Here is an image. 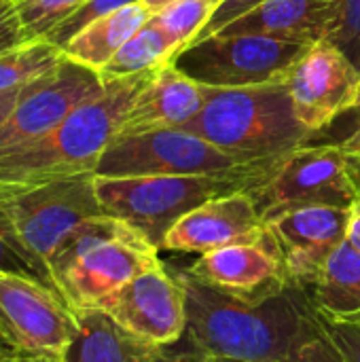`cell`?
I'll list each match as a JSON object with an SVG mask.
<instances>
[{"mask_svg":"<svg viewBox=\"0 0 360 362\" xmlns=\"http://www.w3.org/2000/svg\"><path fill=\"white\" fill-rule=\"evenodd\" d=\"M187 297V348L208 362H276L323 329L306 288L265 301L221 293L180 272Z\"/></svg>","mask_w":360,"mask_h":362,"instance_id":"cell-1","label":"cell"},{"mask_svg":"<svg viewBox=\"0 0 360 362\" xmlns=\"http://www.w3.org/2000/svg\"><path fill=\"white\" fill-rule=\"evenodd\" d=\"M157 70L104 81V91L74 108L32 144L0 153V193H17L53 180L95 174L98 161Z\"/></svg>","mask_w":360,"mask_h":362,"instance_id":"cell-2","label":"cell"},{"mask_svg":"<svg viewBox=\"0 0 360 362\" xmlns=\"http://www.w3.org/2000/svg\"><path fill=\"white\" fill-rule=\"evenodd\" d=\"M163 263L159 248L136 227L100 214L81 223L57 248L49 269L74 310H95L142 272Z\"/></svg>","mask_w":360,"mask_h":362,"instance_id":"cell-3","label":"cell"},{"mask_svg":"<svg viewBox=\"0 0 360 362\" xmlns=\"http://www.w3.org/2000/svg\"><path fill=\"white\" fill-rule=\"evenodd\" d=\"M244 159L282 157L312 138L295 115L286 83L208 89L204 108L182 127Z\"/></svg>","mask_w":360,"mask_h":362,"instance_id":"cell-4","label":"cell"},{"mask_svg":"<svg viewBox=\"0 0 360 362\" xmlns=\"http://www.w3.org/2000/svg\"><path fill=\"white\" fill-rule=\"evenodd\" d=\"M282 157L265 159L242 172L216 176H95V193L106 214L129 223L161 250L166 233L185 214L214 197L255 191L272 176Z\"/></svg>","mask_w":360,"mask_h":362,"instance_id":"cell-5","label":"cell"},{"mask_svg":"<svg viewBox=\"0 0 360 362\" xmlns=\"http://www.w3.org/2000/svg\"><path fill=\"white\" fill-rule=\"evenodd\" d=\"M310 47L267 34H212L187 45L170 64L208 87H255L286 83Z\"/></svg>","mask_w":360,"mask_h":362,"instance_id":"cell-6","label":"cell"},{"mask_svg":"<svg viewBox=\"0 0 360 362\" xmlns=\"http://www.w3.org/2000/svg\"><path fill=\"white\" fill-rule=\"evenodd\" d=\"M250 193L263 221L301 206L352 208L360 195V161L342 144H303L286 153Z\"/></svg>","mask_w":360,"mask_h":362,"instance_id":"cell-7","label":"cell"},{"mask_svg":"<svg viewBox=\"0 0 360 362\" xmlns=\"http://www.w3.org/2000/svg\"><path fill=\"white\" fill-rule=\"evenodd\" d=\"M263 161L265 159H244L191 132L172 127L134 136H117L100 157L95 176H216L242 172Z\"/></svg>","mask_w":360,"mask_h":362,"instance_id":"cell-8","label":"cell"},{"mask_svg":"<svg viewBox=\"0 0 360 362\" xmlns=\"http://www.w3.org/2000/svg\"><path fill=\"white\" fill-rule=\"evenodd\" d=\"M0 202L23 246L47 267L62 242L81 223L106 214L95 193V174L62 178L17 193H0Z\"/></svg>","mask_w":360,"mask_h":362,"instance_id":"cell-9","label":"cell"},{"mask_svg":"<svg viewBox=\"0 0 360 362\" xmlns=\"http://www.w3.org/2000/svg\"><path fill=\"white\" fill-rule=\"evenodd\" d=\"M104 91L98 70L64 55L47 74L19 91V98L0 123V153L36 142L55 129L74 108Z\"/></svg>","mask_w":360,"mask_h":362,"instance_id":"cell-10","label":"cell"},{"mask_svg":"<svg viewBox=\"0 0 360 362\" xmlns=\"http://www.w3.org/2000/svg\"><path fill=\"white\" fill-rule=\"evenodd\" d=\"M0 329L15 352L64 358L79 335V318L57 291L0 274Z\"/></svg>","mask_w":360,"mask_h":362,"instance_id":"cell-11","label":"cell"},{"mask_svg":"<svg viewBox=\"0 0 360 362\" xmlns=\"http://www.w3.org/2000/svg\"><path fill=\"white\" fill-rule=\"evenodd\" d=\"M98 310L119 327L159 348H172L185 337L187 297L180 272L163 263L142 272Z\"/></svg>","mask_w":360,"mask_h":362,"instance_id":"cell-12","label":"cell"},{"mask_svg":"<svg viewBox=\"0 0 360 362\" xmlns=\"http://www.w3.org/2000/svg\"><path fill=\"white\" fill-rule=\"evenodd\" d=\"M286 89L297 119L316 134L339 115L356 108L360 68L337 45L320 40L293 66Z\"/></svg>","mask_w":360,"mask_h":362,"instance_id":"cell-13","label":"cell"},{"mask_svg":"<svg viewBox=\"0 0 360 362\" xmlns=\"http://www.w3.org/2000/svg\"><path fill=\"white\" fill-rule=\"evenodd\" d=\"M348 223L350 208L301 206L269 216L265 227L282 252L291 282L310 288L331 255L346 242Z\"/></svg>","mask_w":360,"mask_h":362,"instance_id":"cell-14","label":"cell"},{"mask_svg":"<svg viewBox=\"0 0 360 362\" xmlns=\"http://www.w3.org/2000/svg\"><path fill=\"white\" fill-rule=\"evenodd\" d=\"M185 272L206 286L246 301H265L295 286L269 229L259 242L233 244L199 255Z\"/></svg>","mask_w":360,"mask_h":362,"instance_id":"cell-15","label":"cell"},{"mask_svg":"<svg viewBox=\"0 0 360 362\" xmlns=\"http://www.w3.org/2000/svg\"><path fill=\"white\" fill-rule=\"evenodd\" d=\"M267 235L265 221L250 191L214 197L185 214L163 238L172 252L206 255L216 248L259 242Z\"/></svg>","mask_w":360,"mask_h":362,"instance_id":"cell-16","label":"cell"},{"mask_svg":"<svg viewBox=\"0 0 360 362\" xmlns=\"http://www.w3.org/2000/svg\"><path fill=\"white\" fill-rule=\"evenodd\" d=\"M208 89L172 64L159 68L134 100L119 136L182 127L204 108Z\"/></svg>","mask_w":360,"mask_h":362,"instance_id":"cell-17","label":"cell"},{"mask_svg":"<svg viewBox=\"0 0 360 362\" xmlns=\"http://www.w3.org/2000/svg\"><path fill=\"white\" fill-rule=\"evenodd\" d=\"M346 0H265L216 34H267L297 42L327 40Z\"/></svg>","mask_w":360,"mask_h":362,"instance_id":"cell-18","label":"cell"},{"mask_svg":"<svg viewBox=\"0 0 360 362\" xmlns=\"http://www.w3.org/2000/svg\"><path fill=\"white\" fill-rule=\"evenodd\" d=\"M79 335L68 348L66 362H155L166 348L153 346L119 327L102 310H81Z\"/></svg>","mask_w":360,"mask_h":362,"instance_id":"cell-19","label":"cell"},{"mask_svg":"<svg viewBox=\"0 0 360 362\" xmlns=\"http://www.w3.org/2000/svg\"><path fill=\"white\" fill-rule=\"evenodd\" d=\"M314 310L331 320L360 325V252L346 240L327 261L318 280L306 288Z\"/></svg>","mask_w":360,"mask_h":362,"instance_id":"cell-20","label":"cell"},{"mask_svg":"<svg viewBox=\"0 0 360 362\" xmlns=\"http://www.w3.org/2000/svg\"><path fill=\"white\" fill-rule=\"evenodd\" d=\"M151 15L153 13L142 4V0L125 4L83 28L64 47V55L100 72L115 57V53L151 19Z\"/></svg>","mask_w":360,"mask_h":362,"instance_id":"cell-21","label":"cell"},{"mask_svg":"<svg viewBox=\"0 0 360 362\" xmlns=\"http://www.w3.org/2000/svg\"><path fill=\"white\" fill-rule=\"evenodd\" d=\"M178 51H182V47L172 36H168L153 19H149L100 70V76L108 81L140 74L146 70H159L168 66Z\"/></svg>","mask_w":360,"mask_h":362,"instance_id":"cell-22","label":"cell"},{"mask_svg":"<svg viewBox=\"0 0 360 362\" xmlns=\"http://www.w3.org/2000/svg\"><path fill=\"white\" fill-rule=\"evenodd\" d=\"M64 51L49 40H32L15 51L0 55V91L21 89L32 81L47 74L59 59Z\"/></svg>","mask_w":360,"mask_h":362,"instance_id":"cell-23","label":"cell"},{"mask_svg":"<svg viewBox=\"0 0 360 362\" xmlns=\"http://www.w3.org/2000/svg\"><path fill=\"white\" fill-rule=\"evenodd\" d=\"M0 274L28 278V280H34L38 284H45L57 291L51 269L38 257H34L15 233L2 202H0Z\"/></svg>","mask_w":360,"mask_h":362,"instance_id":"cell-24","label":"cell"},{"mask_svg":"<svg viewBox=\"0 0 360 362\" xmlns=\"http://www.w3.org/2000/svg\"><path fill=\"white\" fill-rule=\"evenodd\" d=\"M216 4L219 0H174L151 19L185 49L195 40Z\"/></svg>","mask_w":360,"mask_h":362,"instance_id":"cell-25","label":"cell"},{"mask_svg":"<svg viewBox=\"0 0 360 362\" xmlns=\"http://www.w3.org/2000/svg\"><path fill=\"white\" fill-rule=\"evenodd\" d=\"M85 0H17V11L25 34L32 40L47 38Z\"/></svg>","mask_w":360,"mask_h":362,"instance_id":"cell-26","label":"cell"},{"mask_svg":"<svg viewBox=\"0 0 360 362\" xmlns=\"http://www.w3.org/2000/svg\"><path fill=\"white\" fill-rule=\"evenodd\" d=\"M132 2H136V0H85L70 17H66V19L62 21L45 40H49L51 45H55V47H59V49L64 51V47H66L83 28H87L91 21H95V19H100V17H104V15L117 11V8H121V6H125V4H132Z\"/></svg>","mask_w":360,"mask_h":362,"instance_id":"cell-27","label":"cell"},{"mask_svg":"<svg viewBox=\"0 0 360 362\" xmlns=\"http://www.w3.org/2000/svg\"><path fill=\"white\" fill-rule=\"evenodd\" d=\"M360 68V0H346L335 30L327 38Z\"/></svg>","mask_w":360,"mask_h":362,"instance_id":"cell-28","label":"cell"},{"mask_svg":"<svg viewBox=\"0 0 360 362\" xmlns=\"http://www.w3.org/2000/svg\"><path fill=\"white\" fill-rule=\"evenodd\" d=\"M32 42V38L25 34L17 2L15 0H0V55L15 51L23 45Z\"/></svg>","mask_w":360,"mask_h":362,"instance_id":"cell-29","label":"cell"},{"mask_svg":"<svg viewBox=\"0 0 360 362\" xmlns=\"http://www.w3.org/2000/svg\"><path fill=\"white\" fill-rule=\"evenodd\" d=\"M276 362H346L337 346L329 339L325 331H320L316 337L308 339L306 344L297 346L293 352L282 356Z\"/></svg>","mask_w":360,"mask_h":362,"instance_id":"cell-30","label":"cell"},{"mask_svg":"<svg viewBox=\"0 0 360 362\" xmlns=\"http://www.w3.org/2000/svg\"><path fill=\"white\" fill-rule=\"evenodd\" d=\"M318 314V312H316ZM320 329L329 335V339L337 346L346 362H360V325L331 322L318 314Z\"/></svg>","mask_w":360,"mask_h":362,"instance_id":"cell-31","label":"cell"},{"mask_svg":"<svg viewBox=\"0 0 360 362\" xmlns=\"http://www.w3.org/2000/svg\"><path fill=\"white\" fill-rule=\"evenodd\" d=\"M265 0H221L216 4V8L212 11L210 19L206 21V25L199 30V34L195 36V40L208 38L212 34H216L219 30H223L225 25H229L231 21H236L238 17L246 15L248 11H252L255 6H259ZM193 40V42H195Z\"/></svg>","mask_w":360,"mask_h":362,"instance_id":"cell-32","label":"cell"},{"mask_svg":"<svg viewBox=\"0 0 360 362\" xmlns=\"http://www.w3.org/2000/svg\"><path fill=\"white\" fill-rule=\"evenodd\" d=\"M155 362H204V358L191 348H178V350L166 348Z\"/></svg>","mask_w":360,"mask_h":362,"instance_id":"cell-33","label":"cell"},{"mask_svg":"<svg viewBox=\"0 0 360 362\" xmlns=\"http://www.w3.org/2000/svg\"><path fill=\"white\" fill-rule=\"evenodd\" d=\"M360 252V195L350 208V223H348V238H346Z\"/></svg>","mask_w":360,"mask_h":362,"instance_id":"cell-34","label":"cell"},{"mask_svg":"<svg viewBox=\"0 0 360 362\" xmlns=\"http://www.w3.org/2000/svg\"><path fill=\"white\" fill-rule=\"evenodd\" d=\"M2 362H66L62 356H45V354H25V352H11Z\"/></svg>","mask_w":360,"mask_h":362,"instance_id":"cell-35","label":"cell"},{"mask_svg":"<svg viewBox=\"0 0 360 362\" xmlns=\"http://www.w3.org/2000/svg\"><path fill=\"white\" fill-rule=\"evenodd\" d=\"M23 89V87H21ZM21 89H11V91H0V123L8 117V112L13 110L17 98H19V91Z\"/></svg>","mask_w":360,"mask_h":362,"instance_id":"cell-36","label":"cell"},{"mask_svg":"<svg viewBox=\"0 0 360 362\" xmlns=\"http://www.w3.org/2000/svg\"><path fill=\"white\" fill-rule=\"evenodd\" d=\"M356 108L360 110V95H359V102H356ZM342 146L354 157V159H359L360 161V123H359V127L352 132V136L350 138H346L344 142H342Z\"/></svg>","mask_w":360,"mask_h":362,"instance_id":"cell-37","label":"cell"},{"mask_svg":"<svg viewBox=\"0 0 360 362\" xmlns=\"http://www.w3.org/2000/svg\"><path fill=\"white\" fill-rule=\"evenodd\" d=\"M170 2H174V0H142V4H144L153 15H155L157 11H161L163 6H168Z\"/></svg>","mask_w":360,"mask_h":362,"instance_id":"cell-38","label":"cell"},{"mask_svg":"<svg viewBox=\"0 0 360 362\" xmlns=\"http://www.w3.org/2000/svg\"><path fill=\"white\" fill-rule=\"evenodd\" d=\"M0 352H15V350L11 348V344L6 341V337H4V333H2V329H0Z\"/></svg>","mask_w":360,"mask_h":362,"instance_id":"cell-39","label":"cell"},{"mask_svg":"<svg viewBox=\"0 0 360 362\" xmlns=\"http://www.w3.org/2000/svg\"><path fill=\"white\" fill-rule=\"evenodd\" d=\"M8 354H11V352H0V362L4 361V358H6V356H8Z\"/></svg>","mask_w":360,"mask_h":362,"instance_id":"cell-40","label":"cell"},{"mask_svg":"<svg viewBox=\"0 0 360 362\" xmlns=\"http://www.w3.org/2000/svg\"><path fill=\"white\" fill-rule=\"evenodd\" d=\"M204 362H208V361H204Z\"/></svg>","mask_w":360,"mask_h":362,"instance_id":"cell-41","label":"cell"},{"mask_svg":"<svg viewBox=\"0 0 360 362\" xmlns=\"http://www.w3.org/2000/svg\"><path fill=\"white\" fill-rule=\"evenodd\" d=\"M219 2H221V0H219Z\"/></svg>","mask_w":360,"mask_h":362,"instance_id":"cell-42","label":"cell"},{"mask_svg":"<svg viewBox=\"0 0 360 362\" xmlns=\"http://www.w3.org/2000/svg\"><path fill=\"white\" fill-rule=\"evenodd\" d=\"M15 2H17V0H15Z\"/></svg>","mask_w":360,"mask_h":362,"instance_id":"cell-43","label":"cell"}]
</instances>
